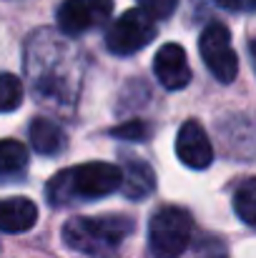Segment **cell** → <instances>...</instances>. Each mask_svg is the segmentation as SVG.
Segmentation results:
<instances>
[{"mask_svg": "<svg viewBox=\"0 0 256 258\" xmlns=\"http://www.w3.org/2000/svg\"><path fill=\"white\" fill-rule=\"evenodd\" d=\"M25 76L35 100L56 110H73L83 86L81 50L53 30H38L25 43Z\"/></svg>", "mask_w": 256, "mask_h": 258, "instance_id": "obj_1", "label": "cell"}, {"mask_svg": "<svg viewBox=\"0 0 256 258\" xmlns=\"http://www.w3.org/2000/svg\"><path fill=\"white\" fill-rule=\"evenodd\" d=\"M123 183L121 166L103 163V161H90L73 168L56 173L48 185L45 196L53 206H68L76 201H98L111 193H116Z\"/></svg>", "mask_w": 256, "mask_h": 258, "instance_id": "obj_2", "label": "cell"}, {"mask_svg": "<svg viewBox=\"0 0 256 258\" xmlns=\"http://www.w3.org/2000/svg\"><path fill=\"white\" fill-rule=\"evenodd\" d=\"M133 233L126 216H73L63 226V243L88 258H118L121 243Z\"/></svg>", "mask_w": 256, "mask_h": 258, "instance_id": "obj_3", "label": "cell"}, {"mask_svg": "<svg viewBox=\"0 0 256 258\" xmlns=\"http://www.w3.org/2000/svg\"><path fill=\"white\" fill-rule=\"evenodd\" d=\"M193 236V218L186 208L164 206L148 221V248L156 258H178Z\"/></svg>", "mask_w": 256, "mask_h": 258, "instance_id": "obj_4", "label": "cell"}, {"mask_svg": "<svg viewBox=\"0 0 256 258\" xmlns=\"http://www.w3.org/2000/svg\"><path fill=\"white\" fill-rule=\"evenodd\" d=\"M156 38V18L143 8H131L111 23L106 33V48L113 55H133Z\"/></svg>", "mask_w": 256, "mask_h": 258, "instance_id": "obj_5", "label": "cell"}, {"mask_svg": "<svg viewBox=\"0 0 256 258\" xmlns=\"http://www.w3.org/2000/svg\"><path fill=\"white\" fill-rule=\"evenodd\" d=\"M203 66L219 83H231L239 73V55L231 43V33L224 23H209L198 38Z\"/></svg>", "mask_w": 256, "mask_h": 258, "instance_id": "obj_6", "label": "cell"}, {"mask_svg": "<svg viewBox=\"0 0 256 258\" xmlns=\"http://www.w3.org/2000/svg\"><path fill=\"white\" fill-rule=\"evenodd\" d=\"M111 13H113V0H63L58 5L56 20L61 33L81 35L108 23Z\"/></svg>", "mask_w": 256, "mask_h": 258, "instance_id": "obj_7", "label": "cell"}, {"mask_svg": "<svg viewBox=\"0 0 256 258\" xmlns=\"http://www.w3.org/2000/svg\"><path fill=\"white\" fill-rule=\"evenodd\" d=\"M176 156L191 171H203L214 161V146L198 120H186L176 136Z\"/></svg>", "mask_w": 256, "mask_h": 258, "instance_id": "obj_8", "label": "cell"}, {"mask_svg": "<svg viewBox=\"0 0 256 258\" xmlns=\"http://www.w3.org/2000/svg\"><path fill=\"white\" fill-rule=\"evenodd\" d=\"M153 73L166 90H181L191 83V66L186 50L176 43H166L159 48L153 58Z\"/></svg>", "mask_w": 256, "mask_h": 258, "instance_id": "obj_9", "label": "cell"}, {"mask_svg": "<svg viewBox=\"0 0 256 258\" xmlns=\"http://www.w3.org/2000/svg\"><path fill=\"white\" fill-rule=\"evenodd\" d=\"M38 223V206L30 198L13 196L0 198V231L3 233H25Z\"/></svg>", "mask_w": 256, "mask_h": 258, "instance_id": "obj_10", "label": "cell"}, {"mask_svg": "<svg viewBox=\"0 0 256 258\" xmlns=\"http://www.w3.org/2000/svg\"><path fill=\"white\" fill-rule=\"evenodd\" d=\"M121 171H123L121 188H123L126 198L143 201V198H148L153 193V188H156V173H153V168L146 161H141V158H123Z\"/></svg>", "mask_w": 256, "mask_h": 258, "instance_id": "obj_11", "label": "cell"}, {"mask_svg": "<svg viewBox=\"0 0 256 258\" xmlns=\"http://www.w3.org/2000/svg\"><path fill=\"white\" fill-rule=\"evenodd\" d=\"M28 136H30L33 151L40 153V156H58V153H63L66 146H68V138H66L63 128H61L56 120L45 118V115H38V118L30 120Z\"/></svg>", "mask_w": 256, "mask_h": 258, "instance_id": "obj_12", "label": "cell"}, {"mask_svg": "<svg viewBox=\"0 0 256 258\" xmlns=\"http://www.w3.org/2000/svg\"><path fill=\"white\" fill-rule=\"evenodd\" d=\"M234 211H236V216L246 226L256 228V178L244 180L236 188V193H234Z\"/></svg>", "mask_w": 256, "mask_h": 258, "instance_id": "obj_13", "label": "cell"}, {"mask_svg": "<svg viewBox=\"0 0 256 258\" xmlns=\"http://www.w3.org/2000/svg\"><path fill=\"white\" fill-rule=\"evenodd\" d=\"M28 166V148L20 141H0V173H18Z\"/></svg>", "mask_w": 256, "mask_h": 258, "instance_id": "obj_14", "label": "cell"}, {"mask_svg": "<svg viewBox=\"0 0 256 258\" xmlns=\"http://www.w3.org/2000/svg\"><path fill=\"white\" fill-rule=\"evenodd\" d=\"M23 83L13 73H0V113H10L23 103Z\"/></svg>", "mask_w": 256, "mask_h": 258, "instance_id": "obj_15", "label": "cell"}, {"mask_svg": "<svg viewBox=\"0 0 256 258\" xmlns=\"http://www.w3.org/2000/svg\"><path fill=\"white\" fill-rule=\"evenodd\" d=\"M111 136H116V138H121V141H146V138H151V125H148L146 120L133 118V120H128V123L113 128Z\"/></svg>", "mask_w": 256, "mask_h": 258, "instance_id": "obj_16", "label": "cell"}, {"mask_svg": "<svg viewBox=\"0 0 256 258\" xmlns=\"http://www.w3.org/2000/svg\"><path fill=\"white\" fill-rule=\"evenodd\" d=\"M176 5H178V0H138V8H143L151 18H156V20H166L173 15V10H176Z\"/></svg>", "mask_w": 256, "mask_h": 258, "instance_id": "obj_17", "label": "cell"}, {"mask_svg": "<svg viewBox=\"0 0 256 258\" xmlns=\"http://www.w3.org/2000/svg\"><path fill=\"white\" fill-rule=\"evenodd\" d=\"M219 8L231 10V13H251L256 10V0H214Z\"/></svg>", "mask_w": 256, "mask_h": 258, "instance_id": "obj_18", "label": "cell"}, {"mask_svg": "<svg viewBox=\"0 0 256 258\" xmlns=\"http://www.w3.org/2000/svg\"><path fill=\"white\" fill-rule=\"evenodd\" d=\"M193 258H229V256H226V253L216 246V248H201V251H198Z\"/></svg>", "mask_w": 256, "mask_h": 258, "instance_id": "obj_19", "label": "cell"}, {"mask_svg": "<svg viewBox=\"0 0 256 258\" xmlns=\"http://www.w3.org/2000/svg\"><path fill=\"white\" fill-rule=\"evenodd\" d=\"M249 53H251V63H254V71H256V40L249 43Z\"/></svg>", "mask_w": 256, "mask_h": 258, "instance_id": "obj_20", "label": "cell"}]
</instances>
